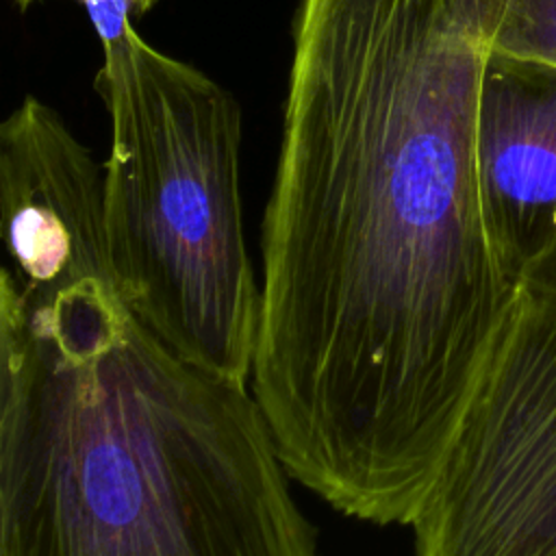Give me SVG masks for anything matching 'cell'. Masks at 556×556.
Masks as SVG:
<instances>
[{"instance_id":"1","label":"cell","mask_w":556,"mask_h":556,"mask_svg":"<svg viewBox=\"0 0 556 556\" xmlns=\"http://www.w3.org/2000/svg\"><path fill=\"white\" fill-rule=\"evenodd\" d=\"M250 387L165 348L111 258L0 274V556H317Z\"/></svg>"},{"instance_id":"2","label":"cell","mask_w":556,"mask_h":556,"mask_svg":"<svg viewBox=\"0 0 556 556\" xmlns=\"http://www.w3.org/2000/svg\"><path fill=\"white\" fill-rule=\"evenodd\" d=\"M510 0H300L263 276L315 317L400 337L506 295L478 187Z\"/></svg>"},{"instance_id":"3","label":"cell","mask_w":556,"mask_h":556,"mask_svg":"<svg viewBox=\"0 0 556 556\" xmlns=\"http://www.w3.org/2000/svg\"><path fill=\"white\" fill-rule=\"evenodd\" d=\"M111 117L104 228L117 289L176 356L250 387L261 285L239 187L241 109L132 26L100 39Z\"/></svg>"},{"instance_id":"4","label":"cell","mask_w":556,"mask_h":556,"mask_svg":"<svg viewBox=\"0 0 556 556\" xmlns=\"http://www.w3.org/2000/svg\"><path fill=\"white\" fill-rule=\"evenodd\" d=\"M413 556H556V295L517 287L408 523Z\"/></svg>"},{"instance_id":"5","label":"cell","mask_w":556,"mask_h":556,"mask_svg":"<svg viewBox=\"0 0 556 556\" xmlns=\"http://www.w3.org/2000/svg\"><path fill=\"white\" fill-rule=\"evenodd\" d=\"M476 163L482 217L504 276L556 295V70L491 54Z\"/></svg>"},{"instance_id":"6","label":"cell","mask_w":556,"mask_h":556,"mask_svg":"<svg viewBox=\"0 0 556 556\" xmlns=\"http://www.w3.org/2000/svg\"><path fill=\"white\" fill-rule=\"evenodd\" d=\"M491 54L556 70V0H510Z\"/></svg>"},{"instance_id":"7","label":"cell","mask_w":556,"mask_h":556,"mask_svg":"<svg viewBox=\"0 0 556 556\" xmlns=\"http://www.w3.org/2000/svg\"><path fill=\"white\" fill-rule=\"evenodd\" d=\"M156 2H159V0H132V4H135V13H137V15H141V13L150 11Z\"/></svg>"},{"instance_id":"8","label":"cell","mask_w":556,"mask_h":556,"mask_svg":"<svg viewBox=\"0 0 556 556\" xmlns=\"http://www.w3.org/2000/svg\"><path fill=\"white\" fill-rule=\"evenodd\" d=\"M13 2H15L20 9H28L35 0H13ZM78 2H80V4H87V2H91V0H78Z\"/></svg>"}]
</instances>
